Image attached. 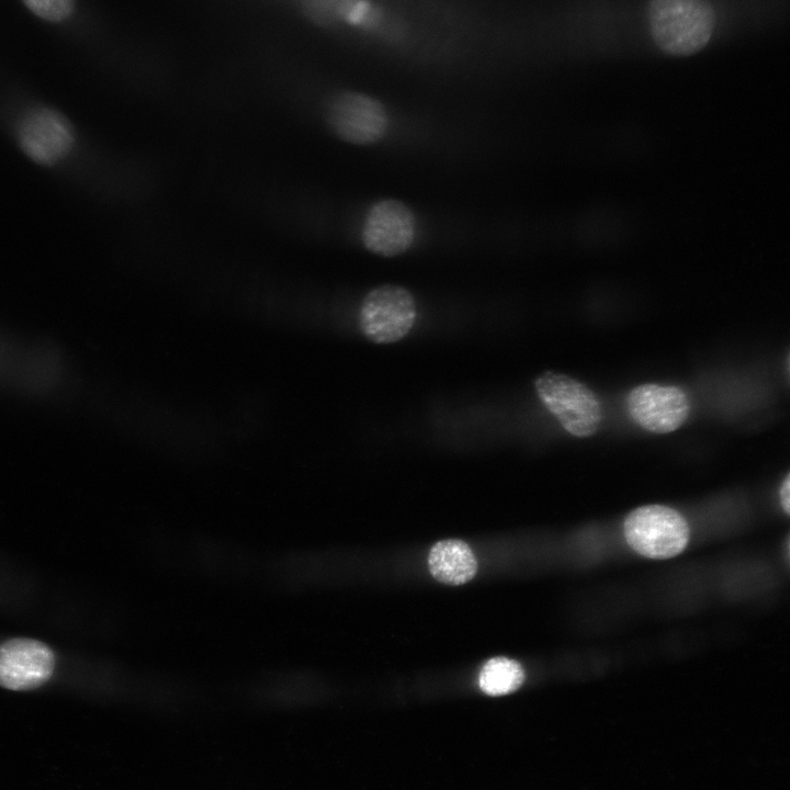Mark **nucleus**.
<instances>
[{"instance_id": "f257e3e1", "label": "nucleus", "mask_w": 790, "mask_h": 790, "mask_svg": "<svg viewBox=\"0 0 790 790\" xmlns=\"http://www.w3.org/2000/svg\"><path fill=\"white\" fill-rule=\"evenodd\" d=\"M646 15L654 43L677 57L701 50L715 26V13L708 0H648Z\"/></svg>"}, {"instance_id": "f03ea898", "label": "nucleus", "mask_w": 790, "mask_h": 790, "mask_svg": "<svg viewBox=\"0 0 790 790\" xmlns=\"http://www.w3.org/2000/svg\"><path fill=\"white\" fill-rule=\"evenodd\" d=\"M542 404L562 427L575 437L592 436L601 421V406L595 393L577 380L546 371L534 381Z\"/></svg>"}, {"instance_id": "7ed1b4c3", "label": "nucleus", "mask_w": 790, "mask_h": 790, "mask_svg": "<svg viewBox=\"0 0 790 790\" xmlns=\"http://www.w3.org/2000/svg\"><path fill=\"white\" fill-rule=\"evenodd\" d=\"M629 545L648 558L665 560L679 554L689 541V527L675 509L650 505L634 509L624 520Z\"/></svg>"}, {"instance_id": "20e7f679", "label": "nucleus", "mask_w": 790, "mask_h": 790, "mask_svg": "<svg viewBox=\"0 0 790 790\" xmlns=\"http://www.w3.org/2000/svg\"><path fill=\"white\" fill-rule=\"evenodd\" d=\"M416 317L411 293L399 285L384 284L371 290L360 308L363 335L375 343H391L404 338Z\"/></svg>"}, {"instance_id": "39448f33", "label": "nucleus", "mask_w": 790, "mask_h": 790, "mask_svg": "<svg viewBox=\"0 0 790 790\" xmlns=\"http://www.w3.org/2000/svg\"><path fill=\"white\" fill-rule=\"evenodd\" d=\"M326 119L336 136L359 146L380 142L388 129V114L383 103L361 92L337 94L328 105Z\"/></svg>"}, {"instance_id": "423d86ee", "label": "nucleus", "mask_w": 790, "mask_h": 790, "mask_svg": "<svg viewBox=\"0 0 790 790\" xmlns=\"http://www.w3.org/2000/svg\"><path fill=\"white\" fill-rule=\"evenodd\" d=\"M415 233L416 219L413 211L399 200L385 199L375 202L368 211L361 240L369 251L392 258L411 247Z\"/></svg>"}, {"instance_id": "0eeeda50", "label": "nucleus", "mask_w": 790, "mask_h": 790, "mask_svg": "<svg viewBox=\"0 0 790 790\" xmlns=\"http://www.w3.org/2000/svg\"><path fill=\"white\" fill-rule=\"evenodd\" d=\"M627 407L631 418L645 430L668 433L685 422L690 403L677 386L642 384L629 392Z\"/></svg>"}, {"instance_id": "6e6552de", "label": "nucleus", "mask_w": 790, "mask_h": 790, "mask_svg": "<svg viewBox=\"0 0 790 790\" xmlns=\"http://www.w3.org/2000/svg\"><path fill=\"white\" fill-rule=\"evenodd\" d=\"M54 653L45 643L12 639L0 645V686L10 690L35 689L52 676Z\"/></svg>"}, {"instance_id": "1a4fd4ad", "label": "nucleus", "mask_w": 790, "mask_h": 790, "mask_svg": "<svg viewBox=\"0 0 790 790\" xmlns=\"http://www.w3.org/2000/svg\"><path fill=\"white\" fill-rule=\"evenodd\" d=\"M19 139L31 158L42 163H52L69 151L74 133L60 114L41 109L23 119L19 126Z\"/></svg>"}, {"instance_id": "9d476101", "label": "nucleus", "mask_w": 790, "mask_h": 790, "mask_svg": "<svg viewBox=\"0 0 790 790\" xmlns=\"http://www.w3.org/2000/svg\"><path fill=\"white\" fill-rule=\"evenodd\" d=\"M428 565L432 576L448 585L464 584L472 579L477 571V562L471 548L456 539L436 543L430 550Z\"/></svg>"}, {"instance_id": "9b49d317", "label": "nucleus", "mask_w": 790, "mask_h": 790, "mask_svg": "<svg viewBox=\"0 0 790 790\" xmlns=\"http://www.w3.org/2000/svg\"><path fill=\"white\" fill-rule=\"evenodd\" d=\"M524 679L521 665L507 657H494L482 667L479 688L487 695L499 696L517 690Z\"/></svg>"}, {"instance_id": "f8f14e48", "label": "nucleus", "mask_w": 790, "mask_h": 790, "mask_svg": "<svg viewBox=\"0 0 790 790\" xmlns=\"http://www.w3.org/2000/svg\"><path fill=\"white\" fill-rule=\"evenodd\" d=\"M24 4L37 16L60 22L70 16L75 0H23Z\"/></svg>"}, {"instance_id": "ddd939ff", "label": "nucleus", "mask_w": 790, "mask_h": 790, "mask_svg": "<svg viewBox=\"0 0 790 790\" xmlns=\"http://www.w3.org/2000/svg\"><path fill=\"white\" fill-rule=\"evenodd\" d=\"M780 504L785 512H790V474L788 473L785 481L782 482L779 490Z\"/></svg>"}]
</instances>
